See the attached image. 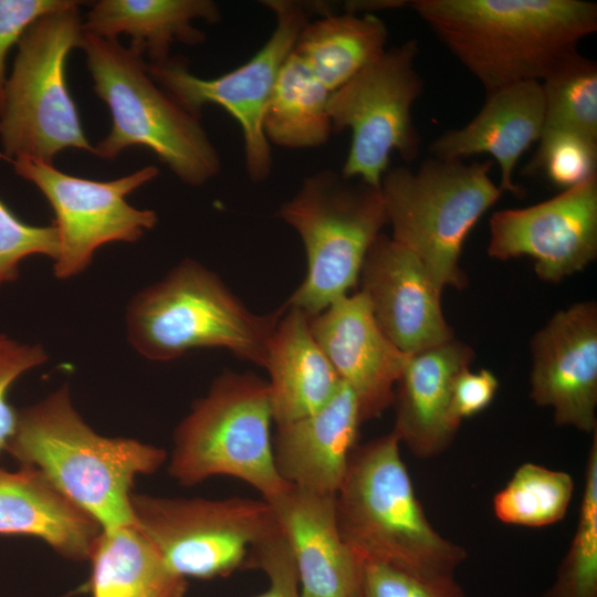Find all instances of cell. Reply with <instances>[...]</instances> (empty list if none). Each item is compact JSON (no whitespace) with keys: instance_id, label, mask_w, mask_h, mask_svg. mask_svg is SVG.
<instances>
[{"instance_id":"d590c367","label":"cell","mask_w":597,"mask_h":597,"mask_svg":"<svg viewBox=\"0 0 597 597\" xmlns=\"http://www.w3.org/2000/svg\"><path fill=\"white\" fill-rule=\"evenodd\" d=\"M73 0H0V108L7 82L6 60L24 32L40 18L64 9Z\"/></svg>"},{"instance_id":"6da1fadb","label":"cell","mask_w":597,"mask_h":597,"mask_svg":"<svg viewBox=\"0 0 597 597\" xmlns=\"http://www.w3.org/2000/svg\"><path fill=\"white\" fill-rule=\"evenodd\" d=\"M408 6L485 93L541 82L597 30L585 0H413Z\"/></svg>"},{"instance_id":"ba28073f","label":"cell","mask_w":597,"mask_h":597,"mask_svg":"<svg viewBox=\"0 0 597 597\" xmlns=\"http://www.w3.org/2000/svg\"><path fill=\"white\" fill-rule=\"evenodd\" d=\"M272 422L268 381L251 373H223L177 426L169 474L186 486L231 476L266 502L280 496L291 484L275 467Z\"/></svg>"},{"instance_id":"4dcf8cb0","label":"cell","mask_w":597,"mask_h":597,"mask_svg":"<svg viewBox=\"0 0 597 597\" xmlns=\"http://www.w3.org/2000/svg\"><path fill=\"white\" fill-rule=\"evenodd\" d=\"M525 174H544L557 187L567 189L597 174V142L580 134L544 130Z\"/></svg>"},{"instance_id":"ffe728a7","label":"cell","mask_w":597,"mask_h":597,"mask_svg":"<svg viewBox=\"0 0 597 597\" xmlns=\"http://www.w3.org/2000/svg\"><path fill=\"white\" fill-rule=\"evenodd\" d=\"M479 113L464 126L449 129L430 146L432 157L463 160L486 154L500 167L499 188L517 193L514 169L522 155L544 130V97L541 82L527 81L485 93Z\"/></svg>"},{"instance_id":"5bb4252c","label":"cell","mask_w":597,"mask_h":597,"mask_svg":"<svg viewBox=\"0 0 597 597\" xmlns=\"http://www.w3.org/2000/svg\"><path fill=\"white\" fill-rule=\"evenodd\" d=\"M488 254L530 256L546 282L584 270L597 256V174L540 203L494 212Z\"/></svg>"},{"instance_id":"1f68e13d","label":"cell","mask_w":597,"mask_h":597,"mask_svg":"<svg viewBox=\"0 0 597 597\" xmlns=\"http://www.w3.org/2000/svg\"><path fill=\"white\" fill-rule=\"evenodd\" d=\"M57 253L59 238L53 224L25 223L0 199V289L19 277V266L27 258L43 255L54 261Z\"/></svg>"},{"instance_id":"9c48e42d","label":"cell","mask_w":597,"mask_h":597,"mask_svg":"<svg viewBox=\"0 0 597 597\" xmlns=\"http://www.w3.org/2000/svg\"><path fill=\"white\" fill-rule=\"evenodd\" d=\"M80 3L40 18L20 39L0 108L1 159L53 165L67 148L93 154L66 81L69 54L83 36Z\"/></svg>"},{"instance_id":"4fadbf2b","label":"cell","mask_w":597,"mask_h":597,"mask_svg":"<svg viewBox=\"0 0 597 597\" xmlns=\"http://www.w3.org/2000/svg\"><path fill=\"white\" fill-rule=\"evenodd\" d=\"M2 160L11 164L17 175L35 185L53 209V226L59 238L53 272L59 280L85 271L101 247L136 242L158 221L154 210L135 208L126 200L128 195L158 176L159 169L154 165L121 178L98 181L24 157Z\"/></svg>"},{"instance_id":"2e32d148","label":"cell","mask_w":597,"mask_h":597,"mask_svg":"<svg viewBox=\"0 0 597 597\" xmlns=\"http://www.w3.org/2000/svg\"><path fill=\"white\" fill-rule=\"evenodd\" d=\"M358 281L379 327L402 352L413 355L454 338L442 312V291L421 261L391 237L380 233L374 241Z\"/></svg>"},{"instance_id":"7a4b0ae2","label":"cell","mask_w":597,"mask_h":597,"mask_svg":"<svg viewBox=\"0 0 597 597\" xmlns=\"http://www.w3.org/2000/svg\"><path fill=\"white\" fill-rule=\"evenodd\" d=\"M6 452L40 471L102 528L135 524L134 480L154 473L167 457L135 439L98 434L73 407L67 385L19 410Z\"/></svg>"},{"instance_id":"f546056e","label":"cell","mask_w":597,"mask_h":597,"mask_svg":"<svg viewBox=\"0 0 597 597\" xmlns=\"http://www.w3.org/2000/svg\"><path fill=\"white\" fill-rule=\"evenodd\" d=\"M546 597H597V430L585 467L576 532Z\"/></svg>"},{"instance_id":"3957f363","label":"cell","mask_w":597,"mask_h":597,"mask_svg":"<svg viewBox=\"0 0 597 597\" xmlns=\"http://www.w3.org/2000/svg\"><path fill=\"white\" fill-rule=\"evenodd\" d=\"M389 432L354 449L335 494L338 531L364 563L426 577L454 576L465 549L441 536L416 496Z\"/></svg>"},{"instance_id":"5b68a950","label":"cell","mask_w":597,"mask_h":597,"mask_svg":"<svg viewBox=\"0 0 597 597\" xmlns=\"http://www.w3.org/2000/svg\"><path fill=\"white\" fill-rule=\"evenodd\" d=\"M80 49L93 90L112 117L108 134L94 146L95 156L114 159L126 148L145 147L189 186H201L220 172L219 153L200 118L157 85L139 51L84 31Z\"/></svg>"},{"instance_id":"836d02e7","label":"cell","mask_w":597,"mask_h":597,"mask_svg":"<svg viewBox=\"0 0 597 597\" xmlns=\"http://www.w3.org/2000/svg\"><path fill=\"white\" fill-rule=\"evenodd\" d=\"M46 360L40 344L22 343L0 333V453L6 451L18 422L19 410L10 405L9 390L23 374Z\"/></svg>"},{"instance_id":"d6986e66","label":"cell","mask_w":597,"mask_h":597,"mask_svg":"<svg viewBox=\"0 0 597 597\" xmlns=\"http://www.w3.org/2000/svg\"><path fill=\"white\" fill-rule=\"evenodd\" d=\"M362 423L357 399L342 383L334 397L317 411L276 426L272 444L277 472L295 488L335 496Z\"/></svg>"},{"instance_id":"d4e9b609","label":"cell","mask_w":597,"mask_h":597,"mask_svg":"<svg viewBox=\"0 0 597 597\" xmlns=\"http://www.w3.org/2000/svg\"><path fill=\"white\" fill-rule=\"evenodd\" d=\"M88 561L92 597H185L187 579L174 573L136 524L102 528Z\"/></svg>"},{"instance_id":"8fae6325","label":"cell","mask_w":597,"mask_h":597,"mask_svg":"<svg viewBox=\"0 0 597 597\" xmlns=\"http://www.w3.org/2000/svg\"><path fill=\"white\" fill-rule=\"evenodd\" d=\"M275 27L263 46L244 64L213 78L189 71L182 56L147 63L151 78L177 104L201 118L207 104L223 107L238 122L244 153V167L252 182L264 181L272 172L271 145L263 132V117L275 82L303 28L320 11L313 4L294 0H265Z\"/></svg>"},{"instance_id":"cb8c5ba5","label":"cell","mask_w":597,"mask_h":597,"mask_svg":"<svg viewBox=\"0 0 597 597\" xmlns=\"http://www.w3.org/2000/svg\"><path fill=\"white\" fill-rule=\"evenodd\" d=\"M218 4L211 0H100L92 4L83 31L98 38L117 40L132 36L130 46L160 63L169 59L175 42L197 45L205 41L195 20L220 21Z\"/></svg>"},{"instance_id":"7c38bea8","label":"cell","mask_w":597,"mask_h":597,"mask_svg":"<svg viewBox=\"0 0 597 597\" xmlns=\"http://www.w3.org/2000/svg\"><path fill=\"white\" fill-rule=\"evenodd\" d=\"M418 53L416 39L388 48L329 94L332 130L352 135L341 171L345 177L379 187L394 151L406 161L418 156L420 136L411 116L423 91Z\"/></svg>"},{"instance_id":"30bf717a","label":"cell","mask_w":597,"mask_h":597,"mask_svg":"<svg viewBox=\"0 0 597 597\" xmlns=\"http://www.w3.org/2000/svg\"><path fill=\"white\" fill-rule=\"evenodd\" d=\"M136 526L180 577L213 579L244 569L279 523L262 500H221L132 495Z\"/></svg>"},{"instance_id":"e0dca14e","label":"cell","mask_w":597,"mask_h":597,"mask_svg":"<svg viewBox=\"0 0 597 597\" xmlns=\"http://www.w3.org/2000/svg\"><path fill=\"white\" fill-rule=\"evenodd\" d=\"M310 328L339 380L355 395L363 422L392 406L411 355L381 331L362 292L342 296L311 316Z\"/></svg>"},{"instance_id":"7402d4cb","label":"cell","mask_w":597,"mask_h":597,"mask_svg":"<svg viewBox=\"0 0 597 597\" xmlns=\"http://www.w3.org/2000/svg\"><path fill=\"white\" fill-rule=\"evenodd\" d=\"M286 306L269 341L263 367L276 426L317 411L342 385L311 332L310 316Z\"/></svg>"},{"instance_id":"e575fe53","label":"cell","mask_w":597,"mask_h":597,"mask_svg":"<svg viewBox=\"0 0 597 597\" xmlns=\"http://www.w3.org/2000/svg\"><path fill=\"white\" fill-rule=\"evenodd\" d=\"M245 568L262 570L269 580L266 589L252 597H301L293 554L281 528L252 549Z\"/></svg>"},{"instance_id":"ac0fdd59","label":"cell","mask_w":597,"mask_h":597,"mask_svg":"<svg viewBox=\"0 0 597 597\" xmlns=\"http://www.w3.org/2000/svg\"><path fill=\"white\" fill-rule=\"evenodd\" d=\"M268 503L292 551L301 597H364L365 563L338 531L335 496L290 485Z\"/></svg>"},{"instance_id":"277c9868","label":"cell","mask_w":597,"mask_h":597,"mask_svg":"<svg viewBox=\"0 0 597 597\" xmlns=\"http://www.w3.org/2000/svg\"><path fill=\"white\" fill-rule=\"evenodd\" d=\"M251 312L201 263L185 259L138 292L125 315L129 344L153 362L175 360L198 348H223L264 367L269 341L286 310Z\"/></svg>"},{"instance_id":"484cf974","label":"cell","mask_w":597,"mask_h":597,"mask_svg":"<svg viewBox=\"0 0 597 597\" xmlns=\"http://www.w3.org/2000/svg\"><path fill=\"white\" fill-rule=\"evenodd\" d=\"M388 29L374 13H326L301 31L293 52L332 93L387 49Z\"/></svg>"},{"instance_id":"44dd1931","label":"cell","mask_w":597,"mask_h":597,"mask_svg":"<svg viewBox=\"0 0 597 597\" xmlns=\"http://www.w3.org/2000/svg\"><path fill=\"white\" fill-rule=\"evenodd\" d=\"M472 360V349L455 338L410 356L395 388L392 431L416 457L450 446L458 430L450 415L453 387Z\"/></svg>"},{"instance_id":"4316f807","label":"cell","mask_w":597,"mask_h":597,"mask_svg":"<svg viewBox=\"0 0 597 597\" xmlns=\"http://www.w3.org/2000/svg\"><path fill=\"white\" fill-rule=\"evenodd\" d=\"M331 92L292 51L275 82L263 117L270 145L290 149L325 144L332 130L327 112Z\"/></svg>"},{"instance_id":"83f0119b","label":"cell","mask_w":597,"mask_h":597,"mask_svg":"<svg viewBox=\"0 0 597 597\" xmlns=\"http://www.w3.org/2000/svg\"><path fill=\"white\" fill-rule=\"evenodd\" d=\"M574 482L567 472L524 463L493 500L502 523L543 527L559 522L569 506Z\"/></svg>"},{"instance_id":"8d00e7d4","label":"cell","mask_w":597,"mask_h":597,"mask_svg":"<svg viewBox=\"0 0 597 597\" xmlns=\"http://www.w3.org/2000/svg\"><path fill=\"white\" fill-rule=\"evenodd\" d=\"M499 381L488 369L462 371L454 384L451 401V419L459 428L463 419L485 409L493 400Z\"/></svg>"},{"instance_id":"f1b7e54d","label":"cell","mask_w":597,"mask_h":597,"mask_svg":"<svg viewBox=\"0 0 597 597\" xmlns=\"http://www.w3.org/2000/svg\"><path fill=\"white\" fill-rule=\"evenodd\" d=\"M541 85L544 130H569L597 142L596 62L575 51L559 61Z\"/></svg>"},{"instance_id":"52a82bcc","label":"cell","mask_w":597,"mask_h":597,"mask_svg":"<svg viewBox=\"0 0 597 597\" xmlns=\"http://www.w3.org/2000/svg\"><path fill=\"white\" fill-rule=\"evenodd\" d=\"M277 217L300 235L306 273L285 302L307 316L348 294L368 250L388 224L380 186L323 169L307 176Z\"/></svg>"},{"instance_id":"d6a6232c","label":"cell","mask_w":597,"mask_h":597,"mask_svg":"<svg viewBox=\"0 0 597 597\" xmlns=\"http://www.w3.org/2000/svg\"><path fill=\"white\" fill-rule=\"evenodd\" d=\"M364 597H464L454 576H416L365 563Z\"/></svg>"},{"instance_id":"8992f818","label":"cell","mask_w":597,"mask_h":597,"mask_svg":"<svg viewBox=\"0 0 597 597\" xmlns=\"http://www.w3.org/2000/svg\"><path fill=\"white\" fill-rule=\"evenodd\" d=\"M491 169V160L431 157L415 171L396 167L381 178L391 239L421 261L441 291L467 285L460 268L464 240L502 195Z\"/></svg>"},{"instance_id":"603a6c76","label":"cell","mask_w":597,"mask_h":597,"mask_svg":"<svg viewBox=\"0 0 597 597\" xmlns=\"http://www.w3.org/2000/svg\"><path fill=\"white\" fill-rule=\"evenodd\" d=\"M101 530L36 469L0 467V534L33 536L66 558L84 561Z\"/></svg>"},{"instance_id":"9a60e30c","label":"cell","mask_w":597,"mask_h":597,"mask_svg":"<svg viewBox=\"0 0 597 597\" xmlns=\"http://www.w3.org/2000/svg\"><path fill=\"white\" fill-rule=\"evenodd\" d=\"M531 398L558 426L597 430V306L576 303L555 313L531 342Z\"/></svg>"}]
</instances>
